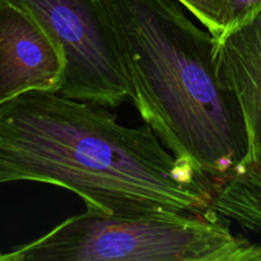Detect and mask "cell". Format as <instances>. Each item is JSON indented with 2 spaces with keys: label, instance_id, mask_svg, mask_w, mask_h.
I'll return each instance as SVG.
<instances>
[{
  "label": "cell",
  "instance_id": "52a82bcc",
  "mask_svg": "<svg viewBox=\"0 0 261 261\" xmlns=\"http://www.w3.org/2000/svg\"><path fill=\"white\" fill-rule=\"evenodd\" d=\"M211 208L242 228L261 231V158L244 161L217 182Z\"/></svg>",
  "mask_w": 261,
  "mask_h": 261
},
{
  "label": "cell",
  "instance_id": "5b68a950",
  "mask_svg": "<svg viewBox=\"0 0 261 261\" xmlns=\"http://www.w3.org/2000/svg\"><path fill=\"white\" fill-rule=\"evenodd\" d=\"M65 74L60 45L17 3L0 0V105L31 91L59 93Z\"/></svg>",
  "mask_w": 261,
  "mask_h": 261
},
{
  "label": "cell",
  "instance_id": "ba28073f",
  "mask_svg": "<svg viewBox=\"0 0 261 261\" xmlns=\"http://www.w3.org/2000/svg\"><path fill=\"white\" fill-rule=\"evenodd\" d=\"M212 35L219 38L223 35V17L226 0H177Z\"/></svg>",
  "mask_w": 261,
  "mask_h": 261
},
{
  "label": "cell",
  "instance_id": "6da1fadb",
  "mask_svg": "<svg viewBox=\"0 0 261 261\" xmlns=\"http://www.w3.org/2000/svg\"><path fill=\"white\" fill-rule=\"evenodd\" d=\"M71 191L106 216L203 212L217 181L180 160L149 126L119 124L107 107L31 91L0 105V184Z\"/></svg>",
  "mask_w": 261,
  "mask_h": 261
},
{
  "label": "cell",
  "instance_id": "3957f363",
  "mask_svg": "<svg viewBox=\"0 0 261 261\" xmlns=\"http://www.w3.org/2000/svg\"><path fill=\"white\" fill-rule=\"evenodd\" d=\"M0 261H261V245L234 234L212 208L130 217L87 211Z\"/></svg>",
  "mask_w": 261,
  "mask_h": 261
},
{
  "label": "cell",
  "instance_id": "9c48e42d",
  "mask_svg": "<svg viewBox=\"0 0 261 261\" xmlns=\"http://www.w3.org/2000/svg\"><path fill=\"white\" fill-rule=\"evenodd\" d=\"M261 13V0H226L223 33L231 31Z\"/></svg>",
  "mask_w": 261,
  "mask_h": 261
},
{
  "label": "cell",
  "instance_id": "277c9868",
  "mask_svg": "<svg viewBox=\"0 0 261 261\" xmlns=\"http://www.w3.org/2000/svg\"><path fill=\"white\" fill-rule=\"evenodd\" d=\"M60 45L66 74L59 94L115 109L130 99L117 38L102 0H13Z\"/></svg>",
  "mask_w": 261,
  "mask_h": 261
},
{
  "label": "cell",
  "instance_id": "8992f818",
  "mask_svg": "<svg viewBox=\"0 0 261 261\" xmlns=\"http://www.w3.org/2000/svg\"><path fill=\"white\" fill-rule=\"evenodd\" d=\"M217 73L236 97L246 125L244 161L261 158V13L217 38Z\"/></svg>",
  "mask_w": 261,
  "mask_h": 261
},
{
  "label": "cell",
  "instance_id": "7a4b0ae2",
  "mask_svg": "<svg viewBox=\"0 0 261 261\" xmlns=\"http://www.w3.org/2000/svg\"><path fill=\"white\" fill-rule=\"evenodd\" d=\"M133 101L145 125L180 160L219 182L249 150L240 105L217 73V38L177 0H102Z\"/></svg>",
  "mask_w": 261,
  "mask_h": 261
}]
</instances>
